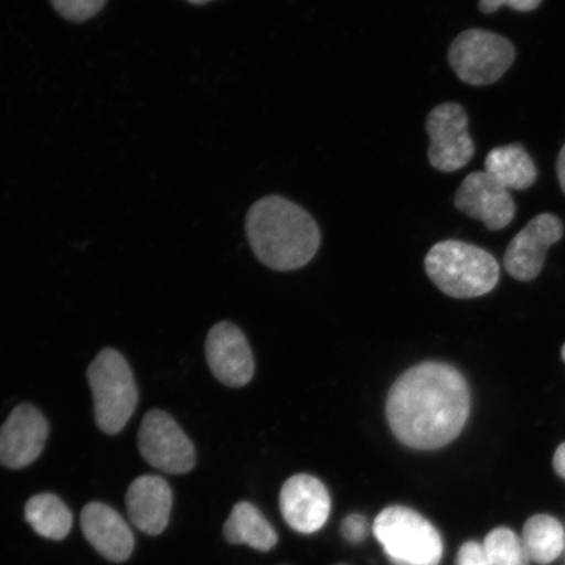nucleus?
I'll use <instances>...</instances> for the list:
<instances>
[{
  "mask_svg": "<svg viewBox=\"0 0 565 565\" xmlns=\"http://www.w3.org/2000/svg\"><path fill=\"white\" fill-rule=\"evenodd\" d=\"M62 18L74 23H83L104 9L106 0H51Z\"/></svg>",
  "mask_w": 565,
  "mask_h": 565,
  "instance_id": "412c9836",
  "label": "nucleus"
},
{
  "mask_svg": "<svg viewBox=\"0 0 565 565\" xmlns=\"http://www.w3.org/2000/svg\"><path fill=\"white\" fill-rule=\"evenodd\" d=\"M25 521L46 540H65L73 527V514L67 505L53 493H39L25 504Z\"/></svg>",
  "mask_w": 565,
  "mask_h": 565,
  "instance_id": "6ab92c4d",
  "label": "nucleus"
},
{
  "mask_svg": "<svg viewBox=\"0 0 565 565\" xmlns=\"http://www.w3.org/2000/svg\"><path fill=\"white\" fill-rule=\"evenodd\" d=\"M210 371L230 387H243L254 376V359L249 342L236 324L218 322L206 338Z\"/></svg>",
  "mask_w": 565,
  "mask_h": 565,
  "instance_id": "9d476101",
  "label": "nucleus"
},
{
  "mask_svg": "<svg viewBox=\"0 0 565 565\" xmlns=\"http://www.w3.org/2000/svg\"><path fill=\"white\" fill-rule=\"evenodd\" d=\"M521 539L530 562L536 565L554 564L565 551V527L553 514L539 513L529 518L522 526Z\"/></svg>",
  "mask_w": 565,
  "mask_h": 565,
  "instance_id": "dca6fc26",
  "label": "nucleus"
},
{
  "mask_svg": "<svg viewBox=\"0 0 565 565\" xmlns=\"http://www.w3.org/2000/svg\"><path fill=\"white\" fill-rule=\"evenodd\" d=\"M188 2L195 4V6H203V4L211 2V0H188Z\"/></svg>",
  "mask_w": 565,
  "mask_h": 565,
  "instance_id": "bb28decb",
  "label": "nucleus"
},
{
  "mask_svg": "<svg viewBox=\"0 0 565 565\" xmlns=\"http://www.w3.org/2000/svg\"><path fill=\"white\" fill-rule=\"evenodd\" d=\"M424 267L435 286L455 299L489 294L500 278L498 260L489 252L458 239H447L430 247Z\"/></svg>",
  "mask_w": 565,
  "mask_h": 565,
  "instance_id": "7ed1b4c3",
  "label": "nucleus"
},
{
  "mask_svg": "<svg viewBox=\"0 0 565 565\" xmlns=\"http://www.w3.org/2000/svg\"><path fill=\"white\" fill-rule=\"evenodd\" d=\"M84 536L105 559L122 563L132 554L134 534L122 515L103 503H89L81 515Z\"/></svg>",
  "mask_w": 565,
  "mask_h": 565,
  "instance_id": "4468645a",
  "label": "nucleus"
},
{
  "mask_svg": "<svg viewBox=\"0 0 565 565\" xmlns=\"http://www.w3.org/2000/svg\"><path fill=\"white\" fill-rule=\"evenodd\" d=\"M486 171L508 190H525L536 180V168L521 145L493 148L486 158Z\"/></svg>",
  "mask_w": 565,
  "mask_h": 565,
  "instance_id": "a211bd4d",
  "label": "nucleus"
},
{
  "mask_svg": "<svg viewBox=\"0 0 565 565\" xmlns=\"http://www.w3.org/2000/svg\"><path fill=\"white\" fill-rule=\"evenodd\" d=\"M430 166L441 172H456L469 164L476 147L469 134V117L461 105L436 106L427 118Z\"/></svg>",
  "mask_w": 565,
  "mask_h": 565,
  "instance_id": "6e6552de",
  "label": "nucleus"
},
{
  "mask_svg": "<svg viewBox=\"0 0 565 565\" xmlns=\"http://www.w3.org/2000/svg\"><path fill=\"white\" fill-rule=\"evenodd\" d=\"M173 493L171 486L159 476H141L126 493L127 513L134 525L148 535H159L168 526Z\"/></svg>",
  "mask_w": 565,
  "mask_h": 565,
  "instance_id": "2eb2a0df",
  "label": "nucleus"
},
{
  "mask_svg": "<svg viewBox=\"0 0 565 565\" xmlns=\"http://www.w3.org/2000/svg\"><path fill=\"white\" fill-rule=\"evenodd\" d=\"M456 565H492L483 543L470 541L458 550Z\"/></svg>",
  "mask_w": 565,
  "mask_h": 565,
  "instance_id": "4be33fe9",
  "label": "nucleus"
},
{
  "mask_svg": "<svg viewBox=\"0 0 565 565\" xmlns=\"http://www.w3.org/2000/svg\"><path fill=\"white\" fill-rule=\"evenodd\" d=\"M542 0H479V9L483 13L497 12L500 7H511L519 12H529L539 9Z\"/></svg>",
  "mask_w": 565,
  "mask_h": 565,
  "instance_id": "5701e85b",
  "label": "nucleus"
},
{
  "mask_svg": "<svg viewBox=\"0 0 565 565\" xmlns=\"http://www.w3.org/2000/svg\"><path fill=\"white\" fill-rule=\"evenodd\" d=\"M553 465L556 475L565 480V443L556 449Z\"/></svg>",
  "mask_w": 565,
  "mask_h": 565,
  "instance_id": "393cba45",
  "label": "nucleus"
},
{
  "mask_svg": "<svg viewBox=\"0 0 565 565\" xmlns=\"http://www.w3.org/2000/svg\"><path fill=\"white\" fill-rule=\"evenodd\" d=\"M49 436V423L30 404L18 406L0 427V465L20 470L38 459Z\"/></svg>",
  "mask_w": 565,
  "mask_h": 565,
  "instance_id": "1a4fd4ad",
  "label": "nucleus"
},
{
  "mask_svg": "<svg viewBox=\"0 0 565 565\" xmlns=\"http://www.w3.org/2000/svg\"><path fill=\"white\" fill-rule=\"evenodd\" d=\"M563 233V223L555 215L541 214L532 218L508 246L504 257L507 271L521 281L539 277L548 247L559 242Z\"/></svg>",
  "mask_w": 565,
  "mask_h": 565,
  "instance_id": "9b49d317",
  "label": "nucleus"
},
{
  "mask_svg": "<svg viewBox=\"0 0 565 565\" xmlns=\"http://www.w3.org/2000/svg\"><path fill=\"white\" fill-rule=\"evenodd\" d=\"M483 546L492 565H530L521 534L514 530L500 526L487 534Z\"/></svg>",
  "mask_w": 565,
  "mask_h": 565,
  "instance_id": "aec40b11",
  "label": "nucleus"
},
{
  "mask_svg": "<svg viewBox=\"0 0 565 565\" xmlns=\"http://www.w3.org/2000/svg\"><path fill=\"white\" fill-rule=\"evenodd\" d=\"M138 447L148 463L167 475L182 476L194 469V444L172 416L161 409H151L145 415L139 428Z\"/></svg>",
  "mask_w": 565,
  "mask_h": 565,
  "instance_id": "0eeeda50",
  "label": "nucleus"
},
{
  "mask_svg": "<svg viewBox=\"0 0 565 565\" xmlns=\"http://www.w3.org/2000/svg\"><path fill=\"white\" fill-rule=\"evenodd\" d=\"M556 172L557 177H559L563 193L565 194V145L563 146L559 158H557L556 161Z\"/></svg>",
  "mask_w": 565,
  "mask_h": 565,
  "instance_id": "a878e982",
  "label": "nucleus"
},
{
  "mask_svg": "<svg viewBox=\"0 0 565 565\" xmlns=\"http://www.w3.org/2000/svg\"><path fill=\"white\" fill-rule=\"evenodd\" d=\"M246 236L256 257L277 271H291L313 259L321 245L315 218L279 195L265 196L246 215Z\"/></svg>",
  "mask_w": 565,
  "mask_h": 565,
  "instance_id": "f03ea898",
  "label": "nucleus"
},
{
  "mask_svg": "<svg viewBox=\"0 0 565 565\" xmlns=\"http://www.w3.org/2000/svg\"><path fill=\"white\" fill-rule=\"evenodd\" d=\"M562 358H563L564 363H565V344L563 345V350H562Z\"/></svg>",
  "mask_w": 565,
  "mask_h": 565,
  "instance_id": "cd10ccee",
  "label": "nucleus"
},
{
  "mask_svg": "<svg viewBox=\"0 0 565 565\" xmlns=\"http://www.w3.org/2000/svg\"><path fill=\"white\" fill-rule=\"evenodd\" d=\"M224 536L232 545H247L264 553L273 550L278 542V535L270 522L246 501L233 507L224 525Z\"/></svg>",
  "mask_w": 565,
  "mask_h": 565,
  "instance_id": "f3484780",
  "label": "nucleus"
},
{
  "mask_svg": "<svg viewBox=\"0 0 565 565\" xmlns=\"http://www.w3.org/2000/svg\"><path fill=\"white\" fill-rule=\"evenodd\" d=\"M342 534L351 543H360L369 535V521L362 514H351L342 522Z\"/></svg>",
  "mask_w": 565,
  "mask_h": 565,
  "instance_id": "b1692460",
  "label": "nucleus"
},
{
  "mask_svg": "<svg viewBox=\"0 0 565 565\" xmlns=\"http://www.w3.org/2000/svg\"><path fill=\"white\" fill-rule=\"evenodd\" d=\"M87 379L97 427L106 435H118L138 405V387L129 363L118 351L104 349L89 364Z\"/></svg>",
  "mask_w": 565,
  "mask_h": 565,
  "instance_id": "20e7f679",
  "label": "nucleus"
},
{
  "mask_svg": "<svg viewBox=\"0 0 565 565\" xmlns=\"http://www.w3.org/2000/svg\"><path fill=\"white\" fill-rule=\"evenodd\" d=\"M448 58L459 79L480 87L498 82L511 68L515 52L500 34L468 30L450 45Z\"/></svg>",
  "mask_w": 565,
  "mask_h": 565,
  "instance_id": "423d86ee",
  "label": "nucleus"
},
{
  "mask_svg": "<svg viewBox=\"0 0 565 565\" xmlns=\"http://www.w3.org/2000/svg\"><path fill=\"white\" fill-rule=\"evenodd\" d=\"M373 534L395 565H439L443 559L440 533L409 508L387 507L374 520Z\"/></svg>",
  "mask_w": 565,
  "mask_h": 565,
  "instance_id": "39448f33",
  "label": "nucleus"
},
{
  "mask_svg": "<svg viewBox=\"0 0 565 565\" xmlns=\"http://www.w3.org/2000/svg\"><path fill=\"white\" fill-rule=\"evenodd\" d=\"M455 204L463 214L478 218L491 231L505 228L515 214L510 190L487 172L466 177L457 190Z\"/></svg>",
  "mask_w": 565,
  "mask_h": 565,
  "instance_id": "f8f14e48",
  "label": "nucleus"
},
{
  "mask_svg": "<svg viewBox=\"0 0 565 565\" xmlns=\"http://www.w3.org/2000/svg\"><path fill=\"white\" fill-rule=\"evenodd\" d=\"M280 512L287 524L301 534H312L327 524L331 499L327 487L317 478L298 475L281 487Z\"/></svg>",
  "mask_w": 565,
  "mask_h": 565,
  "instance_id": "ddd939ff",
  "label": "nucleus"
},
{
  "mask_svg": "<svg viewBox=\"0 0 565 565\" xmlns=\"http://www.w3.org/2000/svg\"><path fill=\"white\" fill-rule=\"evenodd\" d=\"M471 395L462 373L447 363L413 366L388 391L386 418L395 439L408 448L447 447L468 423Z\"/></svg>",
  "mask_w": 565,
  "mask_h": 565,
  "instance_id": "f257e3e1",
  "label": "nucleus"
}]
</instances>
